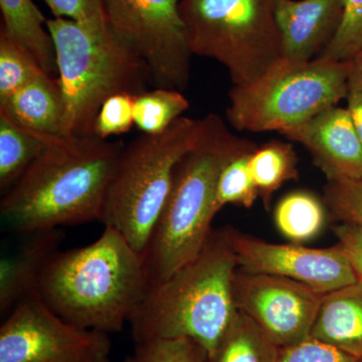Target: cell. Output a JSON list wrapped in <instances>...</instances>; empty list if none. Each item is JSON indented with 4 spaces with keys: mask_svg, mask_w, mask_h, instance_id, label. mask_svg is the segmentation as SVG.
Returning a JSON list of instances; mask_svg holds the SVG:
<instances>
[{
    "mask_svg": "<svg viewBox=\"0 0 362 362\" xmlns=\"http://www.w3.org/2000/svg\"><path fill=\"white\" fill-rule=\"evenodd\" d=\"M342 11V0H276L282 58L294 62L318 59L337 35Z\"/></svg>",
    "mask_w": 362,
    "mask_h": 362,
    "instance_id": "cell-14",
    "label": "cell"
},
{
    "mask_svg": "<svg viewBox=\"0 0 362 362\" xmlns=\"http://www.w3.org/2000/svg\"><path fill=\"white\" fill-rule=\"evenodd\" d=\"M349 74V61L282 58L255 84L233 86L226 118L239 131L281 133L346 100Z\"/></svg>",
    "mask_w": 362,
    "mask_h": 362,
    "instance_id": "cell-8",
    "label": "cell"
},
{
    "mask_svg": "<svg viewBox=\"0 0 362 362\" xmlns=\"http://www.w3.org/2000/svg\"><path fill=\"white\" fill-rule=\"evenodd\" d=\"M204 347L189 338L156 339L135 343L137 362H206Z\"/></svg>",
    "mask_w": 362,
    "mask_h": 362,
    "instance_id": "cell-28",
    "label": "cell"
},
{
    "mask_svg": "<svg viewBox=\"0 0 362 362\" xmlns=\"http://www.w3.org/2000/svg\"><path fill=\"white\" fill-rule=\"evenodd\" d=\"M347 107L362 144V90L350 88L346 97Z\"/></svg>",
    "mask_w": 362,
    "mask_h": 362,
    "instance_id": "cell-33",
    "label": "cell"
},
{
    "mask_svg": "<svg viewBox=\"0 0 362 362\" xmlns=\"http://www.w3.org/2000/svg\"><path fill=\"white\" fill-rule=\"evenodd\" d=\"M107 23L145 62L153 88L187 89L194 54L180 0H102Z\"/></svg>",
    "mask_w": 362,
    "mask_h": 362,
    "instance_id": "cell-9",
    "label": "cell"
},
{
    "mask_svg": "<svg viewBox=\"0 0 362 362\" xmlns=\"http://www.w3.org/2000/svg\"><path fill=\"white\" fill-rule=\"evenodd\" d=\"M63 96L62 135L94 134L105 102L115 95L148 90L151 76L141 57L106 25L47 20Z\"/></svg>",
    "mask_w": 362,
    "mask_h": 362,
    "instance_id": "cell-5",
    "label": "cell"
},
{
    "mask_svg": "<svg viewBox=\"0 0 362 362\" xmlns=\"http://www.w3.org/2000/svg\"><path fill=\"white\" fill-rule=\"evenodd\" d=\"M57 18L89 25H106L102 0H42Z\"/></svg>",
    "mask_w": 362,
    "mask_h": 362,
    "instance_id": "cell-31",
    "label": "cell"
},
{
    "mask_svg": "<svg viewBox=\"0 0 362 362\" xmlns=\"http://www.w3.org/2000/svg\"><path fill=\"white\" fill-rule=\"evenodd\" d=\"M2 14L1 32L18 42L33 58L47 75H58L56 49L47 18L33 0H0Z\"/></svg>",
    "mask_w": 362,
    "mask_h": 362,
    "instance_id": "cell-18",
    "label": "cell"
},
{
    "mask_svg": "<svg viewBox=\"0 0 362 362\" xmlns=\"http://www.w3.org/2000/svg\"><path fill=\"white\" fill-rule=\"evenodd\" d=\"M204 119L180 117L159 134H142L125 145L112 180L101 223L119 230L144 254L168 201L181 157L192 148Z\"/></svg>",
    "mask_w": 362,
    "mask_h": 362,
    "instance_id": "cell-6",
    "label": "cell"
},
{
    "mask_svg": "<svg viewBox=\"0 0 362 362\" xmlns=\"http://www.w3.org/2000/svg\"><path fill=\"white\" fill-rule=\"evenodd\" d=\"M323 202L331 221L362 226V178L327 181Z\"/></svg>",
    "mask_w": 362,
    "mask_h": 362,
    "instance_id": "cell-27",
    "label": "cell"
},
{
    "mask_svg": "<svg viewBox=\"0 0 362 362\" xmlns=\"http://www.w3.org/2000/svg\"><path fill=\"white\" fill-rule=\"evenodd\" d=\"M342 1V18L337 35L318 59L343 62L362 54V0Z\"/></svg>",
    "mask_w": 362,
    "mask_h": 362,
    "instance_id": "cell-26",
    "label": "cell"
},
{
    "mask_svg": "<svg viewBox=\"0 0 362 362\" xmlns=\"http://www.w3.org/2000/svg\"><path fill=\"white\" fill-rule=\"evenodd\" d=\"M325 204L315 194L297 190L285 195L276 206L274 220L281 235L294 244L313 240L325 223Z\"/></svg>",
    "mask_w": 362,
    "mask_h": 362,
    "instance_id": "cell-22",
    "label": "cell"
},
{
    "mask_svg": "<svg viewBox=\"0 0 362 362\" xmlns=\"http://www.w3.org/2000/svg\"><path fill=\"white\" fill-rule=\"evenodd\" d=\"M238 268L291 279L326 294L358 282L341 246L313 249L300 244H273L233 230H225Z\"/></svg>",
    "mask_w": 362,
    "mask_h": 362,
    "instance_id": "cell-12",
    "label": "cell"
},
{
    "mask_svg": "<svg viewBox=\"0 0 362 362\" xmlns=\"http://www.w3.org/2000/svg\"><path fill=\"white\" fill-rule=\"evenodd\" d=\"M350 63L349 87L362 90V54L349 59Z\"/></svg>",
    "mask_w": 362,
    "mask_h": 362,
    "instance_id": "cell-34",
    "label": "cell"
},
{
    "mask_svg": "<svg viewBox=\"0 0 362 362\" xmlns=\"http://www.w3.org/2000/svg\"><path fill=\"white\" fill-rule=\"evenodd\" d=\"M42 73L33 54L0 30V103Z\"/></svg>",
    "mask_w": 362,
    "mask_h": 362,
    "instance_id": "cell-24",
    "label": "cell"
},
{
    "mask_svg": "<svg viewBox=\"0 0 362 362\" xmlns=\"http://www.w3.org/2000/svg\"><path fill=\"white\" fill-rule=\"evenodd\" d=\"M276 0H180L195 56L225 66L235 87H249L282 59Z\"/></svg>",
    "mask_w": 362,
    "mask_h": 362,
    "instance_id": "cell-7",
    "label": "cell"
},
{
    "mask_svg": "<svg viewBox=\"0 0 362 362\" xmlns=\"http://www.w3.org/2000/svg\"><path fill=\"white\" fill-rule=\"evenodd\" d=\"M362 362V361H361Z\"/></svg>",
    "mask_w": 362,
    "mask_h": 362,
    "instance_id": "cell-36",
    "label": "cell"
},
{
    "mask_svg": "<svg viewBox=\"0 0 362 362\" xmlns=\"http://www.w3.org/2000/svg\"><path fill=\"white\" fill-rule=\"evenodd\" d=\"M124 147L95 134L52 138L4 194L2 220L23 235L101 221Z\"/></svg>",
    "mask_w": 362,
    "mask_h": 362,
    "instance_id": "cell-1",
    "label": "cell"
},
{
    "mask_svg": "<svg viewBox=\"0 0 362 362\" xmlns=\"http://www.w3.org/2000/svg\"><path fill=\"white\" fill-rule=\"evenodd\" d=\"M252 182L269 209L274 192L287 181L298 180V157L292 144L272 140L257 147L249 159Z\"/></svg>",
    "mask_w": 362,
    "mask_h": 362,
    "instance_id": "cell-21",
    "label": "cell"
},
{
    "mask_svg": "<svg viewBox=\"0 0 362 362\" xmlns=\"http://www.w3.org/2000/svg\"><path fill=\"white\" fill-rule=\"evenodd\" d=\"M322 295L291 279L237 268L233 296L246 314L280 347L310 337Z\"/></svg>",
    "mask_w": 362,
    "mask_h": 362,
    "instance_id": "cell-11",
    "label": "cell"
},
{
    "mask_svg": "<svg viewBox=\"0 0 362 362\" xmlns=\"http://www.w3.org/2000/svg\"><path fill=\"white\" fill-rule=\"evenodd\" d=\"M237 268L225 230H213L192 261L151 287L128 322L133 341L189 338L211 354L239 311Z\"/></svg>",
    "mask_w": 362,
    "mask_h": 362,
    "instance_id": "cell-4",
    "label": "cell"
},
{
    "mask_svg": "<svg viewBox=\"0 0 362 362\" xmlns=\"http://www.w3.org/2000/svg\"><path fill=\"white\" fill-rule=\"evenodd\" d=\"M108 333L64 320L39 290L23 298L0 327V362H111Z\"/></svg>",
    "mask_w": 362,
    "mask_h": 362,
    "instance_id": "cell-10",
    "label": "cell"
},
{
    "mask_svg": "<svg viewBox=\"0 0 362 362\" xmlns=\"http://www.w3.org/2000/svg\"><path fill=\"white\" fill-rule=\"evenodd\" d=\"M26 240L0 262V314L8 315L16 305L39 290L45 266L65 239L62 228L25 235Z\"/></svg>",
    "mask_w": 362,
    "mask_h": 362,
    "instance_id": "cell-15",
    "label": "cell"
},
{
    "mask_svg": "<svg viewBox=\"0 0 362 362\" xmlns=\"http://www.w3.org/2000/svg\"><path fill=\"white\" fill-rule=\"evenodd\" d=\"M310 337L362 361V283L322 295Z\"/></svg>",
    "mask_w": 362,
    "mask_h": 362,
    "instance_id": "cell-16",
    "label": "cell"
},
{
    "mask_svg": "<svg viewBox=\"0 0 362 362\" xmlns=\"http://www.w3.org/2000/svg\"><path fill=\"white\" fill-rule=\"evenodd\" d=\"M254 150L235 157L221 171L214 199L216 214L228 204L250 209L258 199L249 169L250 156Z\"/></svg>",
    "mask_w": 362,
    "mask_h": 362,
    "instance_id": "cell-25",
    "label": "cell"
},
{
    "mask_svg": "<svg viewBox=\"0 0 362 362\" xmlns=\"http://www.w3.org/2000/svg\"><path fill=\"white\" fill-rule=\"evenodd\" d=\"M52 138L54 137L40 135L21 127L0 112V192L2 195L16 185Z\"/></svg>",
    "mask_w": 362,
    "mask_h": 362,
    "instance_id": "cell-20",
    "label": "cell"
},
{
    "mask_svg": "<svg viewBox=\"0 0 362 362\" xmlns=\"http://www.w3.org/2000/svg\"><path fill=\"white\" fill-rule=\"evenodd\" d=\"M279 362H361L318 340L309 337L289 346L281 347Z\"/></svg>",
    "mask_w": 362,
    "mask_h": 362,
    "instance_id": "cell-30",
    "label": "cell"
},
{
    "mask_svg": "<svg viewBox=\"0 0 362 362\" xmlns=\"http://www.w3.org/2000/svg\"><path fill=\"white\" fill-rule=\"evenodd\" d=\"M333 233L346 255L357 281L362 283V226L338 223L333 226Z\"/></svg>",
    "mask_w": 362,
    "mask_h": 362,
    "instance_id": "cell-32",
    "label": "cell"
},
{
    "mask_svg": "<svg viewBox=\"0 0 362 362\" xmlns=\"http://www.w3.org/2000/svg\"><path fill=\"white\" fill-rule=\"evenodd\" d=\"M188 108L189 102L181 90L154 88L135 96L134 125L143 134H159Z\"/></svg>",
    "mask_w": 362,
    "mask_h": 362,
    "instance_id": "cell-23",
    "label": "cell"
},
{
    "mask_svg": "<svg viewBox=\"0 0 362 362\" xmlns=\"http://www.w3.org/2000/svg\"><path fill=\"white\" fill-rule=\"evenodd\" d=\"M124 362H137V361H135L134 357L129 356V357H127V358H126L125 361H124Z\"/></svg>",
    "mask_w": 362,
    "mask_h": 362,
    "instance_id": "cell-35",
    "label": "cell"
},
{
    "mask_svg": "<svg viewBox=\"0 0 362 362\" xmlns=\"http://www.w3.org/2000/svg\"><path fill=\"white\" fill-rule=\"evenodd\" d=\"M202 119L201 137L176 165L168 201L143 254L151 287L201 252L213 232L214 199L221 171L235 157L258 147L230 132L216 114Z\"/></svg>",
    "mask_w": 362,
    "mask_h": 362,
    "instance_id": "cell-3",
    "label": "cell"
},
{
    "mask_svg": "<svg viewBox=\"0 0 362 362\" xmlns=\"http://www.w3.org/2000/svg\"><path fill=\"white\" fill-rule=\"evenodd\" d=\"M280 134L303 145L327 181L362 178V144L349 109L330 107Z\"/></svg>",
    "mask_w": 362,
    "mask_h": 362,
    "instance_id": "cell-13",
    "label": "cell"
},
{
    "mask_svg": "<svg viewBox=\"0 0 362 362\" xmlns=\"http://www.w3.org/2000/svg\"><path fill=\"white\" fill-rule=\"evenodd\" d=\"M0 112L32 132L62 136L64 107L58 78L40 74L0 103Z\"/></svg>",
    "mask_w": 362,
    "mask_h": 362,
    "instance_id": "cell-17",
    "label": "cell"
},
{
    "mask_svg": "<svg viewBox=\"0 0 362 362\" xmlns=\"http://www.w3.org/2000/svg\"><path fill=\"white\" fill-rule=\"evenodd\" d=\"M134 95H115L109 98L98 113L94 134L101 139L129 132L134 124Z\"/></svg>",
    "mask_w": 362,
    "mask_h": 362,
    "instance_id": "cell-29",
    "label": "cell"
},
{
    "mask_svg": "<svg viewBox=\"0 0 362 362\" xmlns=\"http://www.w3.org/2000/svg\"><path fill=\"white\" fill-rule=\"evenodd\" d=\"M150 289L144 257L110 226L88 246L59 250L39 285L45 304L64 320L108 334L123 329Z\"/></svg>",
    "mask_w": 362,
    "mask_h": 362,
    "instance_id": "cell-2",
    "label": "cell"
},
{
    "mask_svg": "<svg viewBox=\"0 0 362 362\" xmlns=\"http://www.w3.org/2000/svg\"><path fill=\"white\" fill-rule=\"evenodd\" d=\"M281 347L250 317L238 311L206 362H279Z\"/></svg>",
    "mask_w": 362,
    "mask_h": 362,
    "instance_id": "cell-19",
    "label": "cell"
}]
</instances>
